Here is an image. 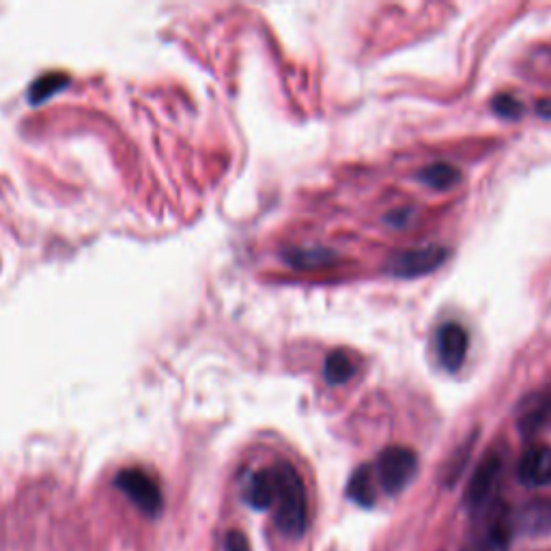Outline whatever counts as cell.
<instances>
[{"instance_id":"obj_1","label":"cell","mask_w":551,"mask_h":551,"mask_svg":"<svg viewBox=\"0 0 551 551\" xmlns=\"http://www.w3.org/2000/svg\"><path fill=\"white\" fill-rule=\"evenodd\" d=\"M244 500L257 511H272L276 526L298 539L308 526V496L302 474L285 457H270L244 476Z\"/></svg>"},{"instance_id":"obj_5","label":"cell","mask_w":551,"mask_h":551,"mask_svg":"<svg viewBox=\"0 0 551 551\" xmlns=\"http://www.w3.org/2000/svg\"><path fill=\"white\" fill-rule=\"evenodd\" d=\"M117 487L134 502L138 511L153 517L162 508V493L155 480L143 470H123L117 476Z\"/></svg>"},{"instance_id":"obj_3","label":"cell","mask_w":551,"mask_h":551,"mask_svg":"<svg viewBox=\"0 0 551 551\" xmlns=\"http://www.w3.org/2000/svg\"><path fill=\"white\" fill-rule=\"evenodd\" d=\"M448 250L444 246H422L394 254L388 263V272L394 278H422L446 263Z\"/></svg>"},{"instance_id":"obj_13","label":"cell","mask_w":551,"mask_h":551,"mask_svg":"<svg viewBox=\"0 0 551 551\" xmlns=\"http://www.w3.org/2000/svg\"><path fill=\"white\" fill-rule=\"evenodd\" d=\"M491 108L502 119H511V121H515V119H519L521 115H524V106H521V102L515 100L513 95H506V93L493 97Z\"/></svg>"},{"instance_id":"obj_14","label":"cell","mask_w":551,"mask_h":551,"mask_svg":"<svg viewBox=\"0 0 551 551\" xmlns=\"http://www.w3.org/2000/svg\"><path fill=\"white\" fill-rule=\"evenodd\" d=\"M226 551H248V541H246V536L242 532H229L226 534V543H224Z\"/></svg>"},{"instance_id":"obj_6","label":"cell","mask_w":551,"mask_h":551,"mask_svg":"<svg viewBox=\"0 0 551 551\" xmlns=\"http://www.w3.org/2000/svg\"><path fill=\"white\" fill-rule=\"evenodd\" d=\"M502 476V459L498 455H489L483 463L478 465L474 476L470 478L468 491H465V504L470 511L480 513L489 506L493 493L498 489Z\"/></svg>"},{"instance_id":"obj_11","label":"cell","mask_w":551,"mask_h":551,"mask_svg":"<svg viewBox=\"0 0 551 551\" xmlns=\"http://www.w3.org/2000/svg\"><path fill=\"white\" fill-rule=\"evenodd\" d=\"M349 498L360 506H373L375 504V485H373V472L371 468H360L351 476L347 487Z\"/></svg>"},{"instance_id":"obj_4","label":"cell","mask_w":551,"mask_h":551,"mask_svg":"<svg viewBox=\"0 0 551 551\" xmlns=\"http://www.w3.org/2000/svg\"><path fill=\"white\" fill-rule=\"evenodd\" d=\"M483 519L472 534L468 551H508L513 536V519L502 508H485Z\"/></svg>"},{"instance_id":"obj_2","label":"cell","mask_w":551,"mask_h":551,"mask_svg":"<svg viewBox=\"0 0 551 551\" xmlns=\"http://www.w3.org/2000/svg\"><path fill=\"white\" fill-rule=\"evenodd\" d=\"M418 472V457L409 448L390 446L377 459L379 485L390 496L401 493Z\"/></svg>"},{"instance_id":"obj_9","label":"cell","mask_w":551,"mask_h":551,"mask_svg":"<svg viewBox=\"0 0 551 551\" xmlns=\"http://www.w3.org/2000/svg\"><path fill=\"white\" fill-rule=\"evenodd\" d=\"M513 524L526 534H551V502H530L513 519Z\"/></svg>"},{"instance_id":"obj_8","label":"cell","mask_w":551,"mask_h":551,"mask_svg":"<svg viewBox=\"0 0 551 551\" xmlns=\"http://www.w3.org/2000/svg\"><path fill=\"white\" fill-rule=\"evenodd\" d=\"M519 480L528 487H543L551 483V448H530L519 461Z\"/></svg>"},{"instance_id":"obj_10","label":"cell","mask_w":551,"mask_h":551,"mask_svg":"<svg viewBox=\"0 0 551 551\" xmlns=\"http://www.w3.org/2000/svg\"><path fill=\"white\" fill-rule=\"evenodd\" d=\"M418 181L425 183V186L433 190H452L461 183V173L459 168L450 166L446 162H435L431 166H425L418 173Z\"/></svg>"},{"instance_id":"obj_7","label":"cell","mask_w":551,"mask_h":551,"mask_svg":"<svg viewBox=\"0 0 551 551\" xmlns=\"http://www.w3.org/2000/svg\"><path fill=\"white\" fill-rule=\"evenodd\" d=\"M437 349H440V360L448 371H459L461 364L468 356V332L459 323H446L437 336Z\"/></svg>"},{"instance_id":"obj_12","label":"cell","mask_w":551,"mask_h":551,"mask_svg":"<svg viewBox=\"0 0 551 551\" xmlns=\"http://www.w3.org/2000/svg\"><path fill=\"white\" fill-rule=\"evenodd\" d=\"M356 373V364L343 351H334L326 362V377L330 384H345Z\"/></svg>"}]
</instances>
